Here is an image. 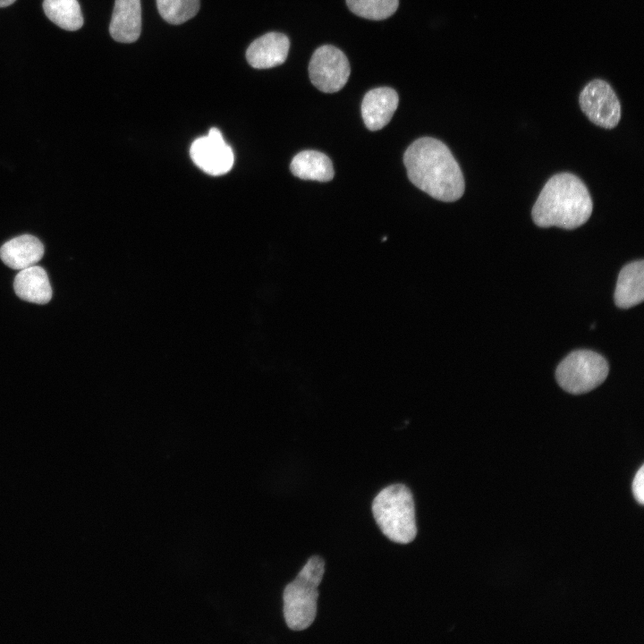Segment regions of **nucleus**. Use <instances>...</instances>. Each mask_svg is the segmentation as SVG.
<instances>
[{
	"instance_id": "1",
	"label": "nucleus",
	"mask_w": 644,
	"mask_h": 644,
	"mask_svg": "<svg viewBox=\"0 0 644 644\" xmlns=\"http://www.w3.org/2000/svg\"><path fill=\"white\" fill-rule=\"evenodd\" d=\"M410 181L432 198L453 202L464 192L462 170L448 147L431 137L412 142L403 155Z\"/></svg>"
},
{
	"instance_id": "2",
	"label": "nucleus",
	"mask_w": 644,
	"mask_h": 644,
	"mask_svg": "<svg viewBox=\"0 0 644 644\" xmlns=\"http://www.w3.org/2000/svg\"><path fill=\"white\" fill-rule=\"evenodd\" d=\"M592 209V199L583 182L571 173H560L544 185L531 216L539 227L572 230L589 220Z\"/></svg>"
},
{
	"instance_id": "3",
	"label": "nucleus",
	"mask_w": 644,
	"mask_h": 644,
	"mask_svg": "<svg viewBox=\"0 0 644 644\" xmlns=\"http://www.w3.org/2000/svg\"><path fill=\"white\" fill-rule=\"evenodd\" d=\"M372 513L379 529L390 540L408 544L415 538L414 500L405 485L394 484L383 488L373 500Z\"/></svg>"
},
{
	"instance_id": "4",
	"label": "nucleus",
	"mask_w": 644,
	"mask_h": 644,
	"mask_svg": "<svg viewBox=\"0 0 644 644\" xmlns=\"http://www.w3.org/2000/svg\"><path fill=\"white\" fill-rule=\"evenodd\" d=\"M325 572V562L318 555L311 556L297 577L284 588V616L287 626L303 631L314 622L317 614L318 587Z\"/></svg>"
},
{
	"instance_id": "5",
	"label": "nucleus",
	"mask_w": 644,
	"mask_h": 644,
	"mask_svg": "<svg viewBox=\"0 0 644 644\" xmlns=\"http://www.w3.org/2000/svg\"><path fill=\"white\" fill-rule=\"evenodd\" d=\"M608 371V363L603 356L589 350H578L568 354L559 363L555 377L564 390L580 394L602 384Z\"/></svg>"
},
{
	"instance_id": "6",
	"label": "nucleus",
	"mask_w": 644,
	"mask_h": 644,
	"mask_svg": "<svg viewBox=\"0 0 644 644\" xmlns=\"http://www.w3.org/2000/svg\"><path fill=\"white\" fill-rule=\"evenodd\" d=\"M351 72L346 55L331 45L319 47L313 53L309 74L311 83L320 91L335 93L346 84Z\"/></svg>"
},
{
	"instance_id": "7",
	"label": "nucleus",
	"mask_w": 644,
	"mask_h": 644,
	"mask_svg": "<svg viewBox=\"0 0 644 644\" xmlns=\"http://www.w3.org/2000/svg\"><path fill=\"white\" fill-rule=\"evenodd\" d=\"M581 111L594 124L614 128L621 119V104L612 86L602 79L588 82L579 96Z\"/></svg>"
},
{
	"instance_id": "8",
	"label": "nucleus",
	"mask_w": 644,
	"mask_h": 644,
	"mask_svg": "<svg viewBox=\"0 0 644 644\" xmlns=\"http://www.w3.org/2000/svg\"><path fill=\"white\" fill-rule=\"evenodd\" d=\"M192 161L210 175H222L229 172L234 162L232 148L222 133L212 128L206 136L195 140L190 148Z\"/></svg>"
},
{
	"instance_id": "9",
	"label": "nucleus",
	"mask_w": 644,
	"mask_h": 644,
	"mask_svg": "<svg viewBox=\"0 0 644 644\" xmlns=\"http://www.w3.org/2000/svg\"><path fill=\"white\" fill-rule=\"evenodd\" d=\"M399 102L398 94L388 87H379L368 91L361 103V115L366 127L378 131L392 119Z\"/></svg>"
},
{
	"instance_id": "10",
	"label": "nucleus",
	"mask_w": 644,
	"mask_h": 644,
	"mask_svg": "<svg viewBox=\"0 0 644 644\" xmlns=\"http://www.w3.org/2000/svg\"><path fill=\"white\" fill-rule=\"evenodd\" d=\"M289 38L283 33L269 32L255 39L246 51L248 63L256 69L282 64L287 58Z\"/></svg>"
},
{
	"instance_id": "11",
	"label": "nucleus",
	"mask_w": 644,
	"mask_h": 644,
	"mask_svg": "<svg viewBox=\"0 0 644 644\" xmlns=\"http://www.w3.org/2000/svg\"><path fill=\"white\" fill-rule=\"evenodd\" d=\"M141 31L140 0H115L109 32L122 43L136 41Z\"/></svg>"
},
{
	"instance_id": "12",
	"label": "nucleus",
	"mask_w": 644,
	"mask_h": 644,
	"mask_svg": "<svg viewBox=\"0 0 644 644\" xmlns=\"http://www.w3.org/2000/svg\"><path fill=\"white\" fill-rule=\"evenodd\" d=\"M44 255V245L36 237L23 234L4 242L0 248V258L9 267L21 270L36 265Z\"/></svg>"
},
{
	"instance_id": "13",
	"label": "nucleus",
	"mask_w": 644,
	"mask_h": 644,
	"mask_svg": "<svg viewBox=\"0 0 644 644\" xmlns=\"http://www.w3.org/2000/svg\"><path fill=\"white\" fill-rule=\"evenodd\" d=\"M644 299V261H632L625 265L618 275L614 291L617 307L629 309L642 302Z\"/></svg>"
},
{
	"instance_id": "14",
	"label": "nucleus",
	"mask_w": 644,
	"mask_h": 644,
	"mask_svg": "<svg viewBox=\"0 0 644 644\" xmlns=\"http://www.w3.org/2000/svg\"><path fill=\"white\" fill-rule=\"evenodd\" d=\"M19 298L36 304H47L52 298V288L46 270L39 266L21 269L13 281Z\"/></svg>"
},
{
	"instance_id": "15",
	"label": "nucleus",
	"mask_w": 644,
	"mask_h": 644,
	"mask_svg": "<svg viewBox=\"0 0 644 644\" xmlns=\"http://www.w3.org/2000/svg\"><path fill=\"white\" fill-rule=\"evenodd\" d=\"M292 174L302 180L329 182L335 171L330 158L317 150H303L298 153L290 165Z\"/></svg>"
},
{
	"instance_id": "16",
	"label": "nucleus",
	"mask_w": 644,
	"mask_h": 644,
	"mask_svg": "<svg viewBox=\"0 0 644 644\" xmlns=\"http://www.w3.org/2000/svg\"><path fill=\"white\" fill-rule=\"evenodd\" d=\"M47 18L65 30H77L83 25V17L77 0H44Z\"/></svg>"
},
{
	"instance_id": "17",
	"label": "nucleus",
	"mask_w": 644,
	"mask_h": 644,
	"mask_svg": "<svg viewBox=\"0 0 644 644\" xmlns=\"http://www.w3.org/2000/svg\"><path fill=\"white\" fill-rule=\"evenodd\" d=\"M348 8L357 16L380 21L395 13L399 0H346Z\"/></svg>"
},
{
	"instance_id": "18",
	"label": "nucleus",
	"mask_w": 644,
	"mask_h": 644,
	"mask_svg": "<svg viewBox=\"0 0 644 644\" xmlns=\"http://www.w3.org/2000/svg\"><path fill=\"white\" fill-rule=\"evenodd\" d=\"M162 18L171 24H181L191 19L199 9V0H157Z\"/></svg>"
},
{
	"instance_id": "19",
	"label": "nucleus",
	"mask_w": 644,
	"mask_h": 644,
	"mask_svg": "<svg viewBox=\"0 0 644 644\" xmlns=\"http://www.w3.org/2000/svg\"><path fill=\"white\" fill-rule=\"evenodd\" d=\"M632 492L636 501L642 504L644 503V466L639 469L632 481Z\"/></svg>"
},
{
	"instance_id": "20",
	"label": "nucleus",
	"mask_w": 644,
	"mask_h": 644,
	"mask_svg": "<svg viewBox=\"0 0 644 644\" xmlns=\"http://www.w3.org/2000/svg\"><path fill=\"white\" fill-rule=\"evenodd\" d=\"M15 0H0V7H5L13 4Z\"/></svg>"
}]
</instances>
